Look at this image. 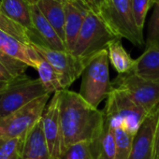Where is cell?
<instances>
[{
  "instance_id": "6da1fadb",
  "label": "cell",
  "mask_w": 159,
  "mask_h": 159,
  "mask_svg": "<svg viewBox=\"0 0 159 159\" xmlns=\"http://www.w3.org/2000/svg\"><path fill=\"white\" fill-rule=\"evenodd\" d=\"M59 110L63 154L66 149L74 143L97 139L104 129V111L91 106L79 93L67 89L60 91Z\"/></svg>"
},
{
  "instance_id": "7a4b0ae2",
  "label": "cell",
  "mask_w": 159,
  "mask_h": 159,
  "mask_svg": "<svg viewBox=\"0 0 159 159\" xmlns=\"http://www.w3.org/2000/svg\"><path fill=\"white\" fill-rule=\"evenodd\" d=\"M103 111L106 122L113 130L123 128L132 136L136 135L150 113L140 107L127 92L113 86L107 98Z\"/></svg>"
},
{
  "instance_id": "3957f363",
  "label": "cell",
  "mask_w": 159,
  "mask_h": 159,
  "mask_svg": "<svg viewBox=\"0 0 159 159\" xmlns=\"http://www.w3.org/2000/svg\"><path fill=\"white\" fill-rule=\"evenodd\" d=\"M108 50H103L93 55L83 73L80 95L94 108L108 98L112 84L110 80Z\"/></svg>"
},
{
  "instance_id": "277c9868",
  "label": "cell",
  "mask_w": 159,
  "mask_h": 159,
  "mask_svg": "<svg viewBox=\"0 0 159 159\" xmlns=\"http://www.w3.org/2000/svg\"><path fill=\"white\" fill-rule=\"evenodd\" d=\"M98 14L117 38L137 46L144 44L143 31L136 25L130 0H104Z\"/></svg>"
},
{
  "instance_id": "5b68a950",
  "label": "cell",
  "mask_w": 159,
  "mask_h": 159,
  "mask_svg": "<svg viewBox=\"0 0 159 159\" xmlns=\"http://www.w3.org/2000/svg\"><path fill=\"white\" fill-rule=\"evenodd\" d=\"M48 94L39 79H31L27 75L0 85V120Z\"/></svg>"
},
{
  "instance_id": "8992f818",
  "label": "cell",
  "mask_w": 159,
  "mask_h": 159,
  "mask_svg": "<svg viewBox=\"0 0 159 159\" xmlns=\"http://www.w3.org/2000/svg\"><path fill=\"white\" fill-rule=\"evenodd\" d=\"M115 39L119 38L110 30L100 16L88 10L72 53L89 60L98 52L107 50L108 44Z\"/></svg>"
},
{
  "instance_id": "52a82bcc",
  "label": "cell",
  "mask_w": 159,
  "mask_h": 159,
  "mask_svg": "<svg viewBox=\"0 0 159 159\" xmlns=\"http://www.w3.org/2000/svg\"><path fill=\"white\" fill-rule=\"evenodd\" d=\"M29 37L30 45L58 73L64 90L83 75L88 60L80 58L68 51H57L47 47L40 42L34 32H30Z\"/></svg>"
},
{
  "instance_id": "ba28073f",
  "label": "cell",
  "mask_w": 159,
  "mask_h": 159,
  "mask_svg": "<svg viewBox=\"0 0 159 159\" xmlns=\"http://www.w3.org/2000/svg\"><path fill=\"white\" fill-rule=\"evenodd\" d=\"M50 94L40 97L0 120V139L25 138L41 119Z\"/></svg>"
},
{
  "instance_id": "9c48e42d",
  "label": "cell",
  "mask_w": 159,
  "mask_h": 159,
  "mask_svg": "<svg viewBox=\"0 0 159 159\" xmlns=\"http://www.w3.org/2000/svg\"><path fill=\"white\" fill-rule=\"evenodd\" d=\"M111 84L127 92L147 112H151L159 105V80L141 78L129 72L119 74Z\"/></svg>"
},
{
  "instance_id": "30bf717a",
  "label": "cell",
  "mask_w": 159,
  "mask_h": 159,
  "mask_svg": "<svg viewBox=\"0 0 159 159\" xmlns=\"http://www.w3.org/2000/svg\"><path fill=\"white\" fill-rule=\"evenodd\" d=\"M159 138V105L144 119L133 139L130 159H156Z\"/></svg>"
},
{
  "instance_id": "8fae6325",
  "label": "cell",
  "mask_w": 159,
  "mask_h": 159,
  "mask_svg": "<svg viewBox=\"0 0 159 159\" xmlns=\"http://www.w3.org/2000/svg\"><path fill=\"white\" fill-rule=\"evenodd\" d=\"M60 91L53 94L41 117L44 136L52 159H62L63 135L60 123Z\"/></svg>"
},
{
  "instance_id": "7c38bea8",
  "label": "cell",
  "mask_w": 159,
  "mask_h": 159,
  "mask_svg": "<svg viewBox=\"0 0 159 159\" xmlns=\"http://www.w3.org/2000/svg\"><path fill=\"white\" fill-rule=\"evenodd\" d=\"M88 10L91 9L87 6L84 0H80V1L66 0L65 1V44L66 50L70 52H72L75 47Z\"/></svg>"
},
{
  "instance_id": "4fadbf2b",
  "label": "cell",
  "mask_w": 159,
  "mask_h": 159,
  "mask_svg": "<svg viewBox=\"0 0 159 159\" xmlns=\"http://www.w3.org/2000/svg\"><path fill=\"white\" fill-rule=\"evenodd\" d=\"M20 159H52L44 136L41 119L25 136Z\"/></svg>"
},
{
  "instance_id": "5bb4252c",
  "label": "cell",
  "mask_w": 159,
  "mask_h": 159,
  "mask_svg": "<svg viewBox=\"0 0 159 159\" xmlns=\"http://www.w3.org/2000/svg\"><path fill=\"white\" fill-rule=\"evenodd\" d=\"M0 52L33 68L36 67V63L40 58V55L31 45L23 43L1 29H0Z\"/></svg>"
},
{
  "instance_id": "9a60e30c",
  "label": "cell",
  "mask_w": 159,
  "mask_h": 159,
  "mask_svg": "<svg viewBox=\"0 0 159 159\" xmlns=\"http://www.w3.org/2000/svg\"><path fill=\"white\" fill-rule=\"evenodd\" d=\"M31 18L33 24V31L36 33L39 40L47 47L57 51H67L65 42L59 37L55 29L45 18L38 8L37 4L30 6Z\"/></svg>"
},
{
  "instance_id": "2e32d148",
  "label": "cell",
  "mask_w": 159,
  "mask_h": 159,
  "mask_svg": "<svg viewBox=\"0 0 159 159\" xmlns=\"http://www.w3.org/2000/svg\"><path fill=\"white\" fill-rule=\"evenodd\" d=\"M65 1L66 0H39L38 8L65 42Z\"/></svg>"
},
{
  "instance_id": "e0dca14e",
  "label": "cell",
  "mask_w": 159,
  "mask_h": 159,
  "mask_svg": "<svg viewBox=\"0 0 159 159\" xmlns=\"http://www.w3.org/2000/svg\"><path fill=\"white\" fill-rule=\"evenodd\" d=\"M1 14L24 27L33 30L30 4L26 0H0Z\"/></svg>"
},
{
  "instance_id": "ac0fdd59",
  "label": "cell",
  "mask_w": 159,
  "mask_h": 159,
  "mask_svg": "<svg viewBox=\"0 0 159 159\" xmlns=\"http://www.w3.org/2000/svg\"><path fill=\"white\" fill-rule=\"evenodd\" d=\"M132 72L141 78L159 80V50L146 47L144 52L135 60Z\"/></svg>"
},
{
  "instance_id": "d6986e66",
  "label": "cell",
  "mask_w": 159,
  "mask_h": 159,
  "mask_svg": "<svg viewBox=\"0 0 159 159\" xmlns=\"http://www.w3.org/2000/svg\"><path fill=\"white\" fill-rule=\"evenodd\" d=\"M94 159H115L116 143L113 129L105 122V126L100 136L91 141Z\"/></svg>"
},
{
  "instance_id": "ffe728a7",
  "label": "cell",
  "mask_w": 159,
  "mask_h": 159,
  "mask_svg": "<svg viewBox=\"0 0 159 159\" xmlns=\"http://www.w3.org/2000/svg\"><path fill=\"white\" fill-rule=\"evenodd\" d=\"M109 59L114 69L119 74H125L132 72L135 60L132 59L130 54L125 50L121 39L111 40L107 47Z\"/></svg>"
},
{
  "instance_id": "44dd1931",
  "label": "cell",
  "mask_w": 159,
  "mask_h": 159,
  "mask_svg": "<svg viewBox=\"0 0 159 159\" xmlns=\"http://www.w3.org/2000/svg\"><path fill=\"white\" fill-rule=\"evenodd\" d=\"M39 73V79L45 87L46 91L51 95L58 91L64 90L61 79L55 69L41 56L36 63V67Z\"/></svg>"
},
{
  "instance_id": "7402d4cb",
  "label": "cell",
  "mask_w": 159,
  "mask_h": 159,
  "mask_svg": "<svg viewBox=\"0 0 159 159\" xmlns=\"http://www.w3.org/2000/svg\"><path fill=\"white\" fill-rule=\"evenodd\" d=\"M113 131L116 143L115 159H130L134 136L128 134L123 128H118Z\"/></svg>"
},
{
  "instance_id": "603a6c76",
  "label": "cell",
  "mask_w": 159,
  "mask_h": 159,
  "mask_svg": "<svg viewBox=\"0 0 159 159\" xmlns=\"http://www.w3.org/2000/svg\"><path fill=\"white\" fill-rule=\"evenodd\" d=\"M62 159H94L91 141H81L68 146Z\"/></svg>"
},
{
  "instance_id": "cb8c5ba5",
  "label": "cell",
  "mask_w": 159,
  "mask_h": 159,
  "mask_svg": "<svg viewBox=\"0 0 159 159\" xmlns=\"http://www.w3.org/2000/svg\"><path fill=\"white\" fill-rule=\"evenodd\" d=\"M24 138L0 139V159H20Z\"/></svg>"
},
{
  "instance_id": "d4e9b609",
  "label": "cell",
  "mask_w": 159,
  "mask_h": 159,
  "mask_svg": "<svg viewBox=\"0 0 159 159\" xmlns=\"http://www.w3.org/2000/svg\"><path fill=\"white\" fill-rule=\"evenodd\" d=\"M130 4L136 25L143 31L146 15L152 4L154 5V0H130Z\"/></svg>"
},
{
  "instance_id": "484cf974",
  "label": "cell",
  "mask_w": 159,
  "mask_h": 159,
  "mask_svg": "<svg viewBox=\"0 0 159 159\" xmlns=\"http://www.w3.org/2000/svg\"><path fill=\"white\" fill-rule=\"evenodd\" d=\"M147 47L159 50V3H154L153 12L149 23Z\"/></svg>"
},
{
  "instance_id": "4316f807",
  "label": "cell",
  "mask_w": 159,
  "mask_h": 159,
  "mask_svg": "<svg viewBox=\"0 0 159 159\" xmlns=\"http://www.w3.org/2000/svg\"><path fill=\"white\" fill-rule=\"evenodd\" d=\"M0 62H1L13 74V76L15 78L26 75L25 71L29 67L26 64L11 57L2 52H0Z\"/></svg>"
},
{
  "instance_id": "83f0119b",
  "label": "cell",
  "mask_w": 159,
  "mask_h": 159,
  "mask_svg": "<svg viewBox=\"0 0 159 159\" xmlns=\"http://www.w3.org/2000/svg\"><path fill=\"white\" fill-rule=\"evenodd\" d=\"M15 79L13 74L0 62V85L11 83Z\"/></svg>"
},
{
  "instance_id": "f1b7e54d",
  "label": "cell",
  "mask_w": 159,
  "mask_h": 159,
  "mask_svg": "<svg viewBox=\"0 0 159 159\" xmlns=\"http://www.w3.org/2000/svg\"><path fill=\"white\" fill-rule=\"evenodd\" d=\"M85 3L87 4V6L94 11L98 14L100 7L102 6L104 0H84Z\"/></svg>"
},
{
  "instance_id": "f546056e",
  "label": "cell",
  "mask_w": 159,
  "mask_h": 159,
  "mask_svg": "<svg viewBox=\"0 0 159 159\" xmlns=\"http://www.w3.org/2000/svg\"><path fill=\"white\" fill-rule=\"evenodd\" d=\"M26 1L30 4V5H34V4H37L39 0H26Z\"/></svg>"
},
{
  "instance_id": "4dcf8cb0",
  "label": "cell",
  "mask_w": 159,
  "mask_h": 159,
  "mask_svg": "<svg viewBox=\"0 0 159 159\" xmlns=\"http://www.w3.org/2000/svg\"><path fill=\"white\" fill-rule=\"evenodd\" d=\"M159 158V138H158V145H157V154H156V159Z\"/></svg>"
},
{
  "instance_id": "1f68e13d",
  "label": "cell",
  "mask_w": 159,
  "mask_h": 159,
  "mask_svg": "<svg viewBox=\"0 0 159 159\" xmlns=\"http://www.w3.org/2000/svg\"><path fill=\"white\" fill-rule=\"evenodd\" d=\"M0 14H1V2H0Z\"/></svg>"
},
{
  "instance_id": "d6a6232c",
  "label": "cell",
  "mask_w": 159,
  "mask_h": 159,
  "mask_svg": "<svg viewBox=\"0 0 159 159\" xmlns=\"http://www.w3.org/2000/svg\"><path fill=\"white\" fill-rule=\"evenodd\" d=\"M154 3H159V0H154Z\"/></svg>"
},
{
  "instance_id": "836d02e7",
  "label": "cell",
  "mask_w": 159,
  "mask_h": 159,
  "mask_svg": "<svg viewBox=\"0 0 159 159\" xmlns=\"http://www.w3.org/2000/svg\"><path fill=\"white\" fill-rule=\"evenodd\" d=\"M69 1H80V0H69Z\"/></svg>"
},
{
  "instance_id": "e575fe53",
  "label": "cell",
  "mask_w": 159,
  "mask_h": 159,
  "mask_svg": "<svg viewBox=\"0 0 159 159\" xmlns=\"http://www.w3.org/2000/svg\"><path fill=\"white\" fill-rule=\"evenodd\" d=\"M157 159H159V158H157Z\"/></svg>"
}]
</instances>
